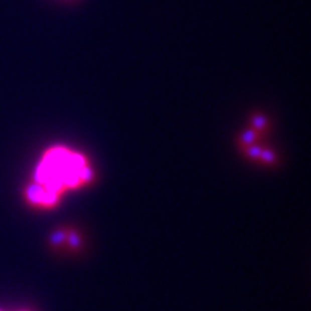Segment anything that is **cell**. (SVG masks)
Returning <instances> with one entry per match:
<instances>
[{
	"label": "cell",
	"instance_id": "cell-1",
	"mask_svg": "<svg viewBox=\"0 0 311 311\" xmlns=\"http://www.w3.org/2000/svg\"><path fill=\"white\" fill-rule=\"evenodd\" d=\"M91 178L92 171L83 156L64 146H53L42 157L34 184L59 197L66 188L83 186Z\"/></svg>",
	"mask_w": 311,
	"mask_h": 311
}]
</instances>
